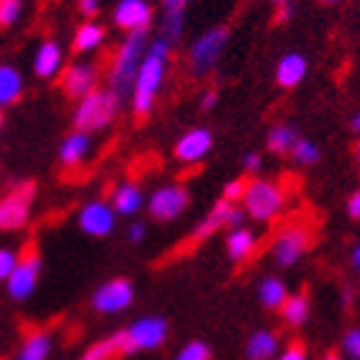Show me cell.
Here are the masks:
<instances>
[{
	"label": "cell",
	"instance_id": "obj_12",
	"mask_svg": "<svg viewBox=\"0 0 360 360\" xmlns=\"http://www.w3.org/2000/svg\"><path fill=\"white\" fill-rule=\"evenodd\" d=\"M116 224H119V217L111 209L108 198H93V201L83 203L80 211H77V226H80V232L88 234V237H96V240L111 237L116 232Z\"/></svg>",
	"mask_w": 360,
	"mask_h": 360
},
{
	"label": "cell",
	"instance_id": "obj_19",
	"mask_svg": "<svg viewBox=\"0 0 360 360\" xmlns=\"http://www.w3.org/2000/svg\"><path fill=\"white\" fill-rule=\"evenodd\" d=\"M108 203L111 209L116 211V217H127L134 219L139 211H144V203H147V195L134 180H121L111 188V195H108Z\"/></svg>",
	"mask_w": 360,
	"mask_h": 360
},
{
	"label": "cell",
	"instance_id": "obj_49",
	"mask_svg": "<svg viewBox=\"0 0 360 360\" xmlns=\"http://www.w3.org/2000/svg\"><path fill=\"white\" fill-rule=\"evenodd\" d=\"M322 360H342V358H340V355L338 353H330V355H324V358Z\"/></svg>",
	"mask_w": 360,
	"mask_h": 360
},
{
	"label": "cell",
	"instance_id": "obj_6",
	"mask_svg": "<svg viewBox=\"0 0 360 360\" xmlns=\"http://www.w3.org/2000/svg\"><path fill=\"white\" fill-rule=\"evenodd\" d=\"M167 332H170V324H167L165 316H158V314L139 316V319H134V322L129 324L127 330H121L124 342H127V355L160 350V347L165 345Z\"/></svg>",
	"mask_w": 360,
	"mask_h": 360
},
{
	"label": "cell",
	"instance_id": "obj_52",
	"mask_svg": "<svg viewBox=\"0 0 360 360\" xmlns=\"http://www.w3.org/2000/svg\"><path fill=\"white\" fill-rule=\"evenodd\" d=\"M0 3H3V0H0Z\"/></svg>",
	"mask_w": 360,
	"mask_h": 360
},
{
	"label": "cell",
	"instance_id": "obj_11",
	"mask_svg": "<svg viewBox=\"0 0 360 360\" xmlns=\"http://www.w3.org/2000/svg\"><path fill=\"white\" fill-rule=\"evenodd\" d=\"M131 304H134V283L129 278H111L98 285L90 296V309L103 316L121 314Z\"/></svg>",
	"mask_w": 360,
	"mask_h": 360
},
{
	"label": "cell",
	"instance_id": "obj_26",
	"mask_svg": "<svg viewBox=\"0 0 360 360\" xmlns=\"http://www.w3.org/2000/svg\"><path fill=\"white\" fill-rule=\"evenodd\" d=\"M121 355H127V342L121 332H113L111 338L96 340L83 353V360H116Z\"/></svg>",
	"mask_w": 360,
	"mask_h": 360
},
{
	"label": "cell",
	"instance_id": "obj_24",
	"mask_svg": "<svg viewBox=\"0 0 360 360\" xmlns=\"http://www.w3.org/2000/svg\"><path fill=\"white\" fill-rule=\"evenodd\" d=\"M54 347L52 335L46 330H34L23 338L21 347H18V355L15 360H49Z\"/></svg>",
	"mask_w": 360,
	"mask_h": 360
},
{
	"label": "cell",
	"instance_id": "obj_47",
	"mask_svg": "<svg viewBox=\"0 0 360 360\" xmlns=\"http://www.w3.org/2000/svg\"><path fill=\"white\" fill-rule=\"evenodd\" d=\"M324 6H340V3H345V0H322Z\"/></svg>",
	"mask_w": 360,
	"mask_h": 360
},
{
	"label": "cell",
	"instance_id": "obj_2",
	"mask_svg": "<svg viewBox=\"0 0 360 360\" xmlns=\"http://www.w3.org/2000/svg\"><path fill=\"white\" fill-rule=\"evenodd\" d=\"M150 44V31H134V34H124L121 44L116 46V52L111 57V68H108V85L113 96L119 98L121 103H129V93H131V83L139 70L144 52Z\"/></svg>",
	"mask_w": 360,
	"mask_h": 360
},
{
	"label": "cell",
	"instance_id": "obj_31",
	"mask_svg": "<svg viewBox=\"0 0 360 360\" xmlns=\"http://www.w3.org/2000/svg\"><path fill=\"white\" fill-rule=\"evenodd\" d=\"M288 155H291L293 162L301 165V167H314L316 162L322 160V150H319V144L311 142V139H307V136H299Z\"/></svg>",
	"mask_w": 360,
	"mask_h": 360
},
{
	"label": "cell",
	"instance_id": "obj_38",
	"mask_svg": "<svg viewBox=\"0 0 360 360\" xmlns=\"http://www.w3.org/2000/svg\"><path fill=\"white\" fill-rule=\"evenodd\" d=\"M127 240L131 242V245H142V242L147 240V224H144V221H131L127 229Z\"/></svg>",
	"mask_w": 360,
	"mask_h": 360
},
{
	"label": "cell",
	"instance_id": "obj_5",
	"mask_svg": "<svg viewBox=\"0 0 360 360\" xmlns=\"http://www.w3.org/2000/svg\"><path fill=\"white\" fill-rule=\"evenodd\" d=\"M229 26H211L203 34L191 41L186 54V65L188 72L195 77V80H203L209 77L214 70L219 68V62L224 57L226 46H229Z\"/></svg>",
	"mask_w": 360,
	"mask_h": 360
},
{
	"label": "cell",
	"instance_id": "obj_40",
	"mask_svg": "<svg viewBox=\"0 0 360 360\" xmlns=\"http://www.w3.org/2000/svg\"><path fill=\"white\" fill-rule=\"evenodd\" d=\"M276 360H307V350H304L301 342H291Z\"/></svg>",
	"mask_w": 360,
	"mask_h": 360
},
{
	"label": "cell",
	"instance_id": "obj_30",
	"mask_svg": "<svg viewBox=\"0 0 360 360\" xmlns=\"http://www.w3.org/2000/svg\"><path fill=\"white\" fill-rule=\"evenodd\" d=\"M158 37L165 39L167 44H178L186 37V11H162Z\"/></svg>",
	"mask_w": 360,
	"mask_h": 360
},
{
	"label": "cell",
	"instance_id": "obj_1",
	"mask_svg": "<svg viewBox=\"0 0 360 360\" xmlns=\"http://www.w3.org/2000/svg\"><path fill=\"white\" fill-rule=\"evenodd\" d=\"M173 49L175 46L167 44L165 39H150L147 52H144L139 70H136L134 75V83H131V93H129V105H131V113H134L136 119H144V116H150L155 111L158 96L165 88Z\"/></svg>",
	"mask_w": 360,
	"mask_h": 360
},
{
	"label": "cell",
	"instance_id": "obj_17",
	"mask_svg": "<svg viewBox=\"0 0 360 360\" xmlns=\"http://www.w3.org/2000/svg\"><path fill=\"white\" fill-rule=\"evenodd\" d=\"M68 60H65V46L57 39H44L37 46V52L31 57V70L39 80H54L62 75Z\"/></svg>",
	"mask_w": 360,
	"mask_h": 360
},
{
	"label": "cell",
	"instance_id": "obj_10",
	"mask_svg": "<svg viewBox=\"0 0 360 360\" xmlns=\"http://www.w3.org/2000/svg\"><path fill=\"white\" fill-rule=\"evenodd\" d=\"M188 203H191V193H188L186 186H180V183H170V186H160L155 188L144 203V209L150 211V217L155 221H175L186 214Z\"/></svg>",
	"mask_w": 360,
	"mask_h": 360
},
{
	"label": "cell",
	"instance_id": "obj_39",
	"mask_svg": "<svg viewBox=\"0 0 360 360\" xmlns=\"http://www.w3.org/2000/svg\"><path fill=\"white\" fill-rule=\"evenodd\" d=\"M77 11L85 21H93L101 13V0H77Z\"/></svg>",
	"mask_w": 360,
	"mask_h": 360
},
{
	"label": "cell",
	"instance_id": "obj_42",
	"mask_svg": "<svg viewBox=\"0 0 360 360\" xmlns=\"http://www.w3.org/2000/svg\"><path fill=\"white\" fill-rule=\"evenodd\" d=\"M217 101H219L217 88H209L201 96V111H214V108H217Z\"/></svg>",
	"mask_w": 360,
	"mask_h": 360
},
{
	"label": "cell",
	"instance_id": "obj_9",
	"mask_svg": "<svg viewBox=\"0 0 360 360\" xmlns=\"http://www.w3.org/2000/svg\"><path fill=\"white\" fill-rule=\"evenodd\" d=\"M311 245H314V234L307 224H288L276 234L270 252H273L276 265L293 268L311 250Z\"/></svg>",
	"mask_w": 360,
	"mask_h": 360
},
{
	"label": "cell",
	"instance_id": "obj_46",
	"mask_svg": "<svg viewBox=\"0 0 360 360\" xmlns=\"http://www.w3.org/2000/svg\"><path fill=\"white\" fill-rule=\"evenodd\" d=\"M350 131H353V134H360V111H355L353 116H350Z\"/></svg>",
	"mask_w": 360,
	"mask_h": 360
},
{
	"label": "cell",
	"instance_id": "obj_13",
	"mask_svg": "<svg viewBox=\"0 0 360 360\" xmlns=\"http://www.w3.org/2000/svg\"><path fill=\"white\" fill-rule=\"evenodd\" d=\"M245 211H242L240 203H224L219 198V203L211 206V211L195 224V229L191 232V240L203 242L209 240L211 234H217L219 229H234V226L245 224Z\"/></svg>",
	"mask_w": 360,
	"mask_h": 360
},
{
	"label": "cell",
	"instance_id": "obj_22",
	"mask_svg": "<svg viewBox=\"0 0 360 360\" xmlns=\"http://www.w3.org/2000/svg\"><path fill=\"white\" fill-rule=\"evenodd\" d=\"M23 90H26V80L21 70L11 62H0V108L18 103Z\"/></svg>",
	"mask_w": 360,
	"mask_h": 360
},
{
	"label": "cell",
	"instance_id": "obj_48",
	"mask_svg": "<svg viewBox=\"0 0 360 360\" xmlns=\"http://www.w3.org/2000/svg\"><path fill=\"white\" fill-rule=\"evenodd\" d=\"M355 162H358V167H360V142L355 144Z\"/></svg>",
	"mask_w": 360,
	"mask_h": 360
},
{
	"label": "cell",
	"instance_id": "obj_53",
	"mask_svg": "<svg viewBox=\"0 0 360 360\" xmlns=\"http://www.w3.org/2000/svg\"><path fill=\"white\" fill-rule=\"evenodd\" d=\"M358 273H360V270H358Z\"/></svg>",
	"mask_w": 360,
	"mask_h": 360
},
{
	"label": "cell",
	"instance_id": "obj_21",
	"mask_svg": "<svg viewBox=\"0 0 360 360\" xmlns=\"http://www.w3.org/2000/svg\"><path fill=\"white\" fill-rule=\"evenodd\" d=\"M224 248L232 263H248L250 257L257 252V234L245 224L234 226V229L226 232Z\"/></svg>",
	"mask_w": 360,
	"mask_h": 360
},
{
	"label": "cell",
	"instance_id": "obj_36",
	"mask_svg": "<svg viewBox=\"0 0 360 360\" xmlns=\"http://www.w3.org/2000/svg\"><path fill=\"white\" fill-rule=\"evenodd\" d=\"M15 263H18V250L0 248V283H6V278L11 276Z\"/></svg>",
	"mask_w": 360,
	"mask_h": 360
},
{
	"label": "cell",
	"instance_id": "obj_41",
	"mask_svg": "<svg viewBox=\"0 0 360 360\" xmlns=\"http://www.w3.org/2000/svg\"><path fill=\"white\" fill-rule=\"evenodd\" d=\"M347 217L355 219V221H360V188L358 191H353L350 198H347Z\"/></svg>",
	"mask_w": 360,
	"mask_h": 360
},
{
	"label": "cell",
	"instance_id": "obj_23",
	"mask_svg": "<svg viewBox=\"0 0 360 360\" xmlns=\"http://www.w3.org/2000/svg\"><path fill=\"white\" fill-rule=\"evenodd\" d=\"M105 44V26L98 21H83L72 34V49L77 54H96L101 46Z\"/></svg>",
	"mask_w": 360,
	"mask_h": 360
},
{
	"label": "cell",
	"instance_id": "obj_8",
	"mask_svg": "<svg viewBox=\"0 0 360 360\" xmlns=\"http://www.w3.org/2000/svg\"><path fill=\"white\" fill-rule=\"evenodd\" d=\"M34 183H18L0 198V232H18L31 221L34 211Z\"/></svg>",
	"mask_w": 360,
	"mask_h": 360
},
{
	"label": "cell",
	"instance_id": "obj_18",
	"mask_svg": "<svg viewBox=\"0 0 360 360\" xmlns=\"http://www.w3.org/2000/svg\"><path fill=\"white\" fill-rule=\"evenodd\" d=\"M93 136L85 134V131H77L72 129L65 139L60 142V150H57V160L65 170H80L90 162V155H93Z\"/></svg>",
	"mask_w": 360,
	"mask_h": 360
},
{
	"label": "cell",
	"instance_id": "obj_3",
	"mask_svg": "<svg viewBox=\"0 0 360 360\" xmlns=\"http://www.w3.org/2000/svg\"><path fill=\"white\" fill-rule=\"evenodd\" d=\"M240 203L245 217H250L252 221H260V224H270L288 206V191L278 180L255 175L245 183V193H242Z\"/></svg>",
	"mask_w": 360,
	"mask_h": 360
},
{
	"label": "cell",
	"instance_id": "obj_20",
	"mask_svg": "<svg viewBox=\"0 0 360 360\" xmlns=\"http://www.w3.org/2000/svg\"><path fill=\"white\" fill-rule=\"evenodd\" d=\"M309 75V60L301 52H285L276 62V83L283 90H291L301 85Z\"/></svg>",
	"mask_w": 360,
	"mask_h": 360
},
{
	"label": "cell",
	"instance_id": "obj_51",
	"mask_svg": "<svg viewBox=\"0 0 360 360\" xmlns=\"http://www.w3.org/2000/svg\"><path fill=\"white\" fill-rule=\"evenodd\" d=\"M3 124H6V119H3V111H0V131H3Z\"/></svg>",
	"mask_w": 360,
	"mask_h": 360
},
{
	"label": "cell",
	"instance_id": "obj_45",
	"mask_svg": "<svg viewBox=\"0 0 360 360\" xmlns=\"http://www.w3.org/2000/svg\"><path fill=\"white\" fill-rule=\"evenodd\" d=\"M350 263H353L355 270H360V242L355 245L353 250H350Z\"/></svg>",
	"mask_w": 360,
	"mask_h": 360
},
{
	"label": "cell",
	"instance_id": "obj_50",
	"mask_svg": "<svg viewBox=\"0 0 360 360\" xmlns=\"http://www.w3.org/2000/svg\"><path fill=\"white\" fill-rule=\"evenodd\" d=\"M270 3H273V6H283V3H291V0H270Z\"/></svg>",
	"mask_w": 360,
	"mask_h": 360
},
{
	"label": "cell",
	"instance_id": "obj_4",
	"mask_svg": "<svg viewBox=\"0 0 360 360\" xmlns=\"http://www.w3.org/2000/svg\"><path fill=\"white\" fill-rule=\"evenodd\" d=\"M121 103L119 98L113 96L108 88H96L93 93H88L85 98H80L75 103V111H72V127L77 131H85V134H96V131H105L113 121L119 119Z\"/></svg>",
	"mask_w": 360,
	"mask_h": 360
},
{
	"label": "cell",
	"instance_id": "obj_35",
	"mask_svg": "<svg viewBox=\"0 0 360 360\" xmlns=\"http://www.w3.org/2000/svg\"><path fill=\"white\" fill-rule=\"evenodd\" d=\"M245 183H248L245 178L229 180V183L224 186V191H221V201H224V203H240L242 193H245Z\"/></svg>",
	"mask_w": 360,
	"mask_h": 360
},
{
	"label": "cell",
	"instance_id": "obj_27",
	"mask_svg": "<svg viewBox=\"0 0 360 360\" xmlns=\"http://www.w3.org/2000/svg\"><path fill=\"white\" fill-rule=\"evenodd\" d=\"M296 139H299V131H296L293 124H276V127H270L268 134H265V147H268V152L283 158V155L291 152Z\"/></svg>",
	"mask_w": 360,
	"mask_h": 360
},
{
	"label": "cell",
	"instance_id": "obj_33",
	"mask_svg": "<svg viewBox=\"0 0 360 360\" xmlns=\"http://www.w3.org/2000/svg\"><path fill=\"white\" fill-rule=\"evenodd\" d=\"M175 360H211V347L201 340H191L180 347Z\"/></svg>",
	"mask_w": 360,
	"mask_h": 360
},
{
	"label": "cell",
	"instance_id": "obj_44",
	"mask_svg": "<svg viewBox=\"0 0 360 360\" xmlns=\"http://www.w3.org/2000/svg\"><path fill=\"white\" fill-rule=\"evenodd\" d=\"M162 3V11H186L188 0H160Z\"/></svg>",
	"mask_w": 360,
	"mask_h": 360
},
{
	"label": "cell",
	"instance_id": "obj_15",
	"mask_svg": "<svg viewBox=\"0 0 360 360\" xmlns=\"http://www.w3.org/2000/svg\"><path fill=\"white\" fill-rule=\"evenodd\" d=\"M214 150V131L206 127H193L178 136L173 155L180 165H198Z\"/></svg>",
	"mask_w": 360,
	"mask_h": 360
},
{
	"label": "cell",
	"instance_id": "obj_7",
	"mask_svg": "<svg viewBox=\"0 0 360 360\" xmlns=\"http://www.w3.org/2000/svg\"><path fill=\"white\" fill-rule=\"evenodd\" d=\"M41 255L37 250H29L18 255V263L13 265L11 276L6 278V293L11 301H29L39 288V281H41Z\"/></svg>",
	"mask_w": 360,
	"mask_h": 360
},
{
	"label": "cell",
	"instance_id": "obj_43",
	"mask_svg": "<svg viewBox=\"0 0 360 360\" xmlns=\"http://www.w3.org/2000/svg\"><path fill=\"white\" fill-rule=\"evenodd\" d=\"M291 15H293V3H283V6H278V11H276V21L278 23L291 21Z\"/></svg>",
	"mask_w": 360,
	"mask_h": 360
},
{
	"label": "cell",
	"instance_id": "obj_32",
	"mask_svg": "<svg viewBox=\"0 0 360 360\" xmlns=\"http://www.w3.org/2000/svg\"><path fill=\"white\" fill-rule=\"evenodd\" d=\"M26 0H3L0 3V29H13L23 18Z\"/></svg>",
	"mask_w": 360,
	"mask_h": 360
},
{
	"label": "cell",
	"instance_id": "obj_16",
	"mask_svg": "<svg viewBox=\"0 0 360 360\" xmlns=\"http://www.w3.org/2000/svg\"><path fill=\"white\" fill-rule=\"evenodd\" d=\"M62 93L70 101H80L98 88V65L90 60H75L62 70Z\"/></svg>",
	"mask_w": 360,
	"mask_h": 360
},
{
	"label": "cell",
	"instance_id": "obj_34",
	"mask_svg": "<svg viewBox=\"0 0 360 360\" xmlns=\"http://www.w3.org/2000/svg\"><path fill=\"white\" fill-rule=\"evenodd\" d=\"M342 353L347 355L350 360H360V327H353V330L345 332L342 338Z\"/></svg>",
	"mask_w": 360,
	"mask_h": 360
},
{
	"label": "cell",
	"instance_id": "obj_29",
	"mask_svg": "<svg viewBox=\"0 0 360 360\" xmlns=\"http://www.w3.org/2000/svg\"><path fill=\"white\" fill-rule=\"evenodd\" d=\"M257 299L265 309H281L283 301L288 299V285L278 276H268L257 285Z\"/></svg>",
	"mask_w": 360,
	"mask_h": 360
},
{
	"label": "cell",
	"instance_id": "obj_25",
	"mask_svg": "<svg viewBox=\"0 0 360 360\" xmlns=\"http://www.w3.org/2000/svg\"><path fill=\"white\" fill-rule=\"evenodd\" d=\"M278 350H281V340H278L276 332L270 330H257L250 335L248 340V360H273L278 358Z\"/></svg>",
	"mask_w": 360,
	"mask_h": 360
},
{
	"label": "cell",
	"instance_id": "obj_37",
	"mask_svg": "<svg viewBox=\"0 0 360 360\" xmlns=\"http://www.w3.org/2000/svg\"><path fill=\"white\" fill-rule=\"evenodd\" d=\"M242 170L255 178V175L263 170V155H260L257 150H248L245 155H242Z\"/></svg>",
	"mask_w": 360,
	"mask_h": 360
},
{
	"label": "cell",
	"instance_id": "obj_14",
	"mask_svg": "<svg viewBox=\"0 0 360 360\" xmlns=\"http://www.w3.org/2000/svg\"><path fill=\"white\" fill-rule=\"evenodd\" d=\"M111 23L124 34L150 31L155 23V6L150 0H116L111 11Z\"/></svg>",
	"mask_w": 360,
	"mask_h": 360
},
{
	"label": "cell",
	"instance_id": "obj_28",
	"mask_svg": "<svg viewBox=\"0 0 360 360\" xmlns=\"http://www.w3.org/2000/svg\"><path fill=\"white\" fill-rule=\"evenodd\" d=\"M278 311H281L288 327H304L309 319V311H311V304H309V296H304V293H288V299L283 301V307Z\"/></svg>",
	"mask_w": 360,
	"mask_h": 360
}]
</instances>
